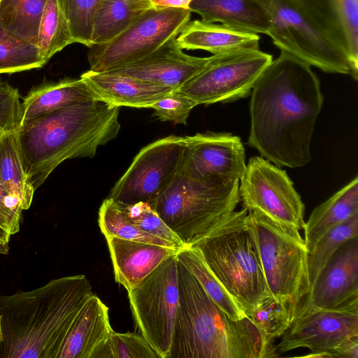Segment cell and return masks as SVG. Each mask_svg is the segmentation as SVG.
Masks as SVG:
<instances>
[{
    "label": "cell",
    "instance_id": "21",
    "mask_svg": "<svg viewBox=\"0 0 358 358\" xmlns=\"http://www.w3.org/2000/svg\"><path fill=\"white\" fill-rule=\"evenodd\" d=\"M108 311L93 294L73 319L57 358H90L94 348L113 331Z\"/></svg>",
    "mask_w": 358,
    "mask_h": 358
},
{
    "label": "cell",
    "instance_id": "38",
    "mask_svg": "<svg viewBox=\"0 0 358 358\" xmlns=\"http://www.w3.org/2000/svg\"><path fill=\"white\" fill-rule=\"evenodd\" d=\"M195 106L196 104L188 96L176 90L157 101L150 108L154 110V115L161 121L185 125L191 110Z\"/></svg>",
    "mask_w": 358,
    "mask_h": 358
},
{
    "label": "cell",
    "instance_id": "34",
    "mask_svg": "<svg viewBox=\"0 0 358 358\" xmlns=\"http://www.w3.org/2000/svg\"><path fill=\"white\" fill-rule=\"evenodd\" d=\"M358 236V213L324 234L308 253L310 287L336 251L348 240Z\"/></svg>",
    "mask_w": 358,
    "mask_h": 358
},
{
    "label": "cell",
    "instance_id": "24",
    "mask_svg": "<svg viewBox=\"0 0 358 358\" xmlns=\"http://www.w3.org/2000/svg\"><path fill=\"white\" fill-rule=\"evenodd\" d=\"M97 99L82 78L66 79L34 89L21 103V124L70 105Z\"/></svg>",
    "mask_w": 358,
    "mask_h": 358
},
{
    "label": "cell",
    "instance_id": "12",
    "mask_svg": "<svg viewBox=\"0 0 358 358\" xmlns=\"http://www.w3.org/2000/svg\"><path fill=\"white\" fill-rule=\"evenodd\" d=\"M185 150V136L176 135L147 145L116 182L108 198L121 204L145 202L152 207L178 173Z\"/></svg>",
    "mask_w": 358,
    "mask_h": 358
},
{
    "label": "cell",
    "instance_id": "15",
    "mask_svg": "<svg viewBox=\"0 0 358 358\" xmlns=\"http://www.w3.org/2000/svg\"><path fill=\"white\" fill-rule=\"evenodd\" d=\"M185 138L180 173L196 179L217 176L240 180L246 164L245 149L238 136L206 132Z\"/></svg>",
    "mask_w": 358,
    "mask_h": 358
},
{
    "label": "cell",
    "instance_id": "30",
    "mask_svg": "<svg viewBox=\"0 0 358 358\" xmlns=\"http://www.w3.org/2000/svg\"><path fill=\"white\" fill-rule=\"evenodd\" d=\"M73 43L69 23L58 0H47L36 42L42 55L48 61L55 54Z\"/></svg>",
    "mask_w": 358,
    "mask_h": 358
},
{
    "label": "cell",
    "instance_id": "7",
    "mask_svg": "<svg viewBox=\"0 0 358 358\" xmlns=\"http://www.w3.org/2000/svg\"><path fill=\"white\" fill-rule=\"evenodd\" d=\"M248 213L268 290L276 299L288 303L296 313L310 289L304 239L295 228Z\"/></svg>",
    "mask_w": 358,
    "mask_h": 358
},
{
    "label": "cell",
    "instance_id": "8",
    "mask_svg": "<svg viewBox=\"0 0 358 358\" xmlns=\"http://www.w3.org/2000/svg\"><path fill=\"white\" fill-rule=\"evenodd\" d=\"M256 1L269 17L266 35L281 52L326 73L350 74L345 52L290 0Z\"/></svg>",
    "mask_w": 358,
    "mask_h": 358
},
{
    "label": "cell",
    "instance_id": "18",
    "mask_svg": "<svg viewBox=\"0 0 358 358\" xmlns=\"http://www.w3.org/2000/svg\"><path fill=\"white\" fill-rule=\"evenodd\" d=\"M346 53L358 79V0H290Z\"/></svg>",
    "mask_w": 358,
    "mask_h": 358
},
{
    "label": "cell",
    "instance_id": "19",
    "mask_svg": "<svg viewBox=\"0 0 358 358\" xmlns=\"http://www.w3.org/2000/svg\"><path fill=\"white\" fill-rule=\"evenodd\" d=\"M106 239L115 280L129 291L164 260L176 255L171 247L108 236Z\"/></svg>",
    "mask_w": 358,
    "mask_h": 358
},
{
    "label": "cell",
    "instance_id": "47",
    "mask_svg": "<svg viewBox=\"0 0 358 358\" xmlns=\"http://www.w3.org/2000/svg\"><path fill=\"white\" fill-rule=\"evenodd\" d=\"M152 1V0H151Z\"/></svg>",
    "mask_w": 358,
    "mask_h": 358
},
{
    "label": "cell",
    "instance_id": "16",
    "mask_svg": "<svg viewBox=\"0 0 358 358\" xmlns=\"http://www.w3.org/2000/svg\"><path fill=\"white\" fill-rule=\"evenodd\" d=\"M357 238L348 240L329 259L295 316L312 310H333L358 303Z\"/></svg>",
    "mask_w": 358,
    "mask_h": 358
},
{
    "label": "cell",
    "instance_id": "27",
    "mask_svg": "<svg viewBox=\"0 0 358 358\" xmlns=\"http://www.w3.org/2000/svg\"><path fill=\"white\" fill-rule=\"evenodd\" d=\"M0 178L7 190L27 210L35 189L26 176L17 131H3L0 138Z\"/></svg>",
    "mask_w": 358,
    "mask_h": 358
},
{
    "label": "cell",
    "instance_id": "41",
    "mask_svg": "<svg viewBox=\"0 0 358 358\" xmlns=\"http://www.w3.org/2000/svg\"><path fill=\"white\" fill-rule=\"evenodd\" d=\"M327 357L358 358V336L349 338L327 352Z\"/></svg>",
    "mask_w": 358,
    "mask_h": 358
},
{
    "label": "cell",
    "instance_id": "1",
    "mask_svg": "<svg viewBox=\"0 0 358 358\" xmlns=\"http://www.w3.org/2000/svg\"><path fill=\"white\" fill-rule=\"evenodd\" d=\"M250 96L248 145L280 168L310 163V143L324 101L311 66L281 52L262 72Z\"/></svg>",
    "mask_w": 358,
    "mask_h": 358
},
{
    "label": "cell",
    "instance_id": "39",
    "mask_svg": "<svg viewBox=\"0 0 358 358\" xmlns=\"http://www.w3.org/2000/svg\"><path fill=\"white\" fill-rule=\"evenodd\" d=\"M21 124V103L18 90L0 81V128L17 131Z\"/></svg>",
    "mask_w": 358,
    "mask_h": 358
},
{
    "label": "cell",
    "instance_id": "9",
    "mask_svg": "<svg viewBox=\"0 0 358 358\" xmlns=\"http://www.w3.org/2000/svg\"><path fill=\"white\" fill-rule=\"evenodd\" d=\"M191 14L176 8L146 10L111 41L89 48L90 70L108 72L149 55L177 36Z\"/></svg>",
    "mask_w": 358,
    "mask_h": 358
},
{
    "label": "cell",
    "instance_id": "43",
    "mask_svg": "<svg viewBox=\"0 0 358 358\" xmlns=\"http://www.w3.org/2000/svg\"><path fill=\"white\" fill-rule=\"evenodd\" d=\"M8 251V241L0 239V254L6 255Z\"/></svg>",
    "mask_w": 358,
    "mask_h": 358
},
{
    "label": "cell",
    "instance_id": "6",
    "mask_svg": "<svg viewBox=\"0 0 358 358\" xmlns=\"http://www.w3.org/2000/svg\"><path fill=\"white\" fill-rule=\"evenodd\" d=\"M238 188V179H196L178 172L152 208L184 245L190 246L235 210Z\"/></svg>",
    "mask_w": 358,
    "mask_h": 358
},
{
    "label": "cell",
    "instance_id": "32",
    "mask_svg": "<svg viewBox=\"0 0 358 358\" xmlns=\"http://www.w3.org/2000/svg\"><path fill=\"white\" fill-rule=\"evenodd\" d=\"M98 222L105 237L114 236L127 240L174 248L169 243L145 233L134 224L127 218L120 205L108 197L103 201L99 208Z\"/></svg>",
    "mask_w": 358,
    "mask_h": 358
},
{
    "label": "cell",
    "instance_id": "4",
    "mask_svg": "<svg viewBox=\"0 0 358 358\" xmlns=\"http://www.w3.org/2000/svg\"><path fill=\"white\" fill-rule=\"evenodd\" d=\"M178 305L166 358L277 357L249 317L231 319L177 259Z\"/></svg>",
    "mask_w": 358,
    "mask_h": 358
},
{
    "label": "cell",
    "instance_id": "17",
    "mask_svg": "<svg viewBox=\"0 0 358 358\" xmlns=\"http://www.w3.org/2000/svg\"><path fill=\"white\" fill-rule=\"evenodd\" d=\"M177 36L149 55L108 73L169 87L175 90L179 89L207 65L211 56L201 57L186 54L179 46Z\"/></svg>",
    "mask_w": 358,
    "mask_h": 358
},
{
    "label": "cell",
    "instance_id": "20",
    "mask_svg": "<svg viewBox=\"0 0 358 358\" xmlns=\"http://www.w3.org/2000/svg\"><path fill=\"white\" fill-rule=\"evenodd\" d=\"M80 78L97 99L118 107L151 108L157 101L175 90L169 87L108 72L89 70Z\"/></svg>",
    "mask_w": 358,
    "mask_h": 358
},
{
    "label": "cell",
    "instance_id": "28",
    "mask_svg": "<svg viewBox=\"0 0 358 358\" xmlns=\"http://www.w3.org/2000/svg\"><path fill=\"white\" fill-rule=\"evenodd\" d=\"M176 258L194 275L207 294L231 319L240 320L247 317L209 269L196 249L185 246L178 251Z\"/></svg>",
    "mask_w": 358,
    "mask_h": 358
},
{
    "label": "cell",
    "instance_id": "42",
    "mask_svg": "<svg viewBox=\"0 0 358 358\" xmlns=\"http://www.w3.org/2000/svg\"><path fill=\"white\" fill-rule=\"evenodd\" d=\"M192 0H152L155 8L163 9L167 8H176L189 9Z\"/></svg>",
    "mask_w": 358,
    "mask_h": 358
},
{
    "label": "cell",
    "instance_id": "23",
    "mask_svg": "<svg viewBox=\"0 0 358 358\" xmlns=\"http://www.w3.org/2000/svg\"><path fill=\"white\" fill-rule=\"evenodd\" d=\"M189 10L206 22L266 34L270 21L264 7L256 0H192Z\"/></svg>",
    "mask_w": 358,
    "mask_h": 358
},
{
    "label": "cell",
    "instance_id": "13",
    "mask_svg": "<svg viewBox=\"0 0 358 358\" xmlns=\"http://www.w3.org/2000/svg\"><path fill=\"white\" fill-rule=\"evenodd\" d=\"M243 208L280 224L302 229L305 206L286 171L261 156L250 158L239 180Z\"/></svg>",
    "mask_w": 358,
    "mask_h": 358
},
{
    "label": "cell",
    "instance_id": "45",
    "mask_svg": "<svg viewBox=\"0 0 358 358\" xmlns=\"http://www.w3.org/2000/svg\"><path fill=\"white\" fill-rule=\"evenodd\" d=\"M3 341V330H2V325H1V321L0 318V349L2 345Z\"/></svg>",
    "mask_w": 358,
    "mask_h": 358
},
{
    "label": "cell",
    "instance_id": "5",
    "mask_svg": "<svg viewBox=\"0 0 358 358\" xmlns=\"http://www.w3.org/2000/svg\"><path fill=\"white\" fill-rule=\"evenodd\" d=\"M248 316L271 295L248 211L234 210L190 245Z\"/></svg>",
    "mask_w": 358,
    "mask_h": 358
},
{
    "label": "cell",
    "instance_id": "22",
    "mask_svg": "<svg viewBox=\"0 0 358 358\" xmlns=\"http://www.w3.org/2000/svg\"><path fill=\"white\" fill-rule=\"evenodd\" d=\"M182 50H201L213 55L259 48V34L223 24L189 20L176 38Z\"/></svg>",
    "mask_w": 358,
    "mask_h": 358
},
{
    "label": "cell",
    "instance_id": "2",
    "mask_svg": "<svg viewBox=\"0 0 358 358\" xmlns=\"http://www.w3.org/2000/svg\"><path fill=\"white\" fill-rule=\"evenodd\" d=\"M93 294L87 277L80 274L0 296V357L57 358L73 319Z\"/></svg>",
    "mask_w": 358,
    "mask_h": 358
},
{
    "label": "cell",
    "instance_id": "29",
    "mask_svg": "<svg viewBox=\"0 0 358 358\" xmlns=\"http://www.w3.org/2000/svg\"><path fill=\"white\" fill-rule=\"evenodd\" d=\"M47 0H1L0 24L14 36L36 45Z\"/></svg>",
    "mask_w": 358,
    "mask_h": 358
},
{
    "label": "cell",
    "instance_id": "10",
    "mask_svg": "<svg viewBox=\"0 0 358 358\" xmlns=\"http://www.w3.org/2000/svg\"><path fill=\"white\" fill-rule=\"evenodd\" d=\"M176 255L127 291L135 327L159 358H166L178 305Z\"/></svg>",
    "mask_w": 358,
    "mask_h": 358
},
{
    "label": "cell",
    "instance_id": "14",
    "mask_svg": "<svg viewBox=\"0 0 358 358\" xmlns=\"http://www.w3.org/2000/svg\"><path fill=\"white\" fill-rule=\"evenodd\" d=\"M358 336V303L333 310H312L297 315L278 345L280 353L308 348V357H327V352Z\"/></svg>",
    "mask_w": 358,
    "mask_h": 358
},
{
    "label": "cell",
    "instance_id": "31",
    "mask_svg": "<svg viewBox=\"0 0 358 358\" xmlns=\"http://www.w3.org/2000/svg\"><path fill=\"white\" fill-rule=\"evenodd\" d=\"M47 62L36 45L14 36L0 24V73L41 68Z\"/></svg>",
    "mask_w": 358,
    "mask_h": 358
},
{
    "label": "cell",
    "instance_id": "3",
    "mask_svg": "<svg viewBox=\"0 0 358 358\" xmlns=\"http://www.w3.org/2000/svg\"><path fill=\"white\" fill-rule=\"evenodd\" d=\"M120 107L99 99L38 116L17 130L24 172L35 191L61 163L92 158L120 129Z\"/></svg>",
    "mask_w": 358,
    "mask_h": 358
},
{
    "label": "cell",
    "instance_id": "46",
    "mask_svg": "<svg viewBox=\"0 0 358 358\" xmlns=\"http://www.w3.org/2000/svg\"><path fill=\"white\" fill-rule=\"evenodd\" d=\"M3 133V131L0 128V138Z\"/></svg>",
    "mask_w": 358,
    "mask_h": 358
},
{
    "label": "cell",
    "instance_id": "11",
    "mask_svg": "<svg viewBox=\"0 0 358 358\" xmlns=\"http://www.w3.org/2000/svg\"><path fill=\"white\" fill-rule=\"evenodd\" d=\"M272 60L271 55L259 48L213 55L207 65L178 90L196 106L245 98Z\"/></svg>",
    "mask_w": 358,
    "mask_h": 358
},
{
    "label": "cell",
    "instance_id": "40",
    "mask_svg": "<svg viewBox=\"0 0 358 358\" xmlns=\"http://www.w3.org/2000/svg\"><path fill=\"white\" fill-rule=\"evenodd\" d=\"M22 210L20 201L7 190L0 178V227L10 236L17 233Z\"/></svg>",
    "mask_w": 358,
    "mask_h": 358
},
{
    "label": "cell",
    "instance_id": "25",
    "mask_svg": "<svg viewBox=\"0 0 358 358\" xmlns=\"http://www.w3.org/2000/svg\"><path fill=\"white\" fill-rule=\"evenodd\" d=\"M356 213H358L357 176L316 207L305 222L304 241L308 253L324 234Z\"/></svg>",
    "mask_w": 358,
    "mask_h": 358
},
{
    "label": "cell",
    "instance_id": "35",
    "mask_svg": "<svg viewBox=\"0 0 358 358\" xmlns=\"http://www.w3.org/2000/svg\"><path fill=\"white\" fill-rule=\"evenodd\" d=\"M90 358H159V357L140 333H118L113 331L94 348Z\"/></svg>",
    "mask_w": 358,
    "mask_h": 358
},
{
    "label": "cell",
    "instance_id": "36",
    "mask_svg": "<svg viewBox=\"0 0 358 358\" xmlns=\"http://www.w3.org/2000/svg\"><path fill=\"white\" fill-rule=\"evenodd\" d=\"M119 204L127 218L142 231L169 243L178 250L185 247L149 203Z\"/></svg>",
    "mask_w": 358,
    "mask_h": 358
},
{
    "label": "cell",
    "instance_id": "26",
    "mask_svg": "<svg viewBox=\"0 0 358 358\" xmlns=\"http://www.w3.org/2000/svg\"><path fill=\"white\" fill-rule=\"evenodd\" d=\"M152 8L151 0H101L93 20L91 45L111 41Z\"/></svg>",
    "mask_w": 358,
    "mask_h": 358
},
{
    "label": "cell",
    "instance_id": "48",
    "mask_svg": "<svg viewBox=\"0 0 358 358\" xmlns=\"http://www.w3.org/2000/svg\"><path fill=\"white\" fill-rule=\"evenodd\" d=\"M1 1V0H0Z\"/></svg>",
    "mask_w": 358,
    "mask_h": 358
},
{
    "label": "cell",
    "instance_id": "44",
    "mask_svg": "<svg viewBox=\"0 0 358 358\" xmlns=\"http://www.w3.org/2000/svg\"><path fill=\"white\" fill-rule=\"evenodd\" d=\"M10 236L8 232L0 227V239L9 241Z\"/></svg>",
    "mask_w": 358,
    "mask_h": 358
},
{
    "label": "cell",
    "instance_id": "37",
    "mask_svg": "<svg viewBox=\"0 0 358 358\" xmlns=\"http://www.w3.org/2000/svg\"><path fill=\"white\" fill-rule=\"evenodd\" d=\"M101 0H58L75 43L91 46L92 24Z\"/></svg>",
    "mask_w": 358,
    "mask_h": 358
},
{
    "label": "cell",
    "instance_id": "33",
    "mask_svg": "<svg viewBox=\"0 0 358 358\" xmlns=\"http://www.w3.org/2000/svg\"><path fill=\"white\" fill-rule=\"evenodd\" d=\"M294 316L295 310L288 303L272 295L264 299L248 315L271 343L285 334Z\"/></svg>",
    "mask_w": 358,
    "mask_h": 358
}]
</instances>
